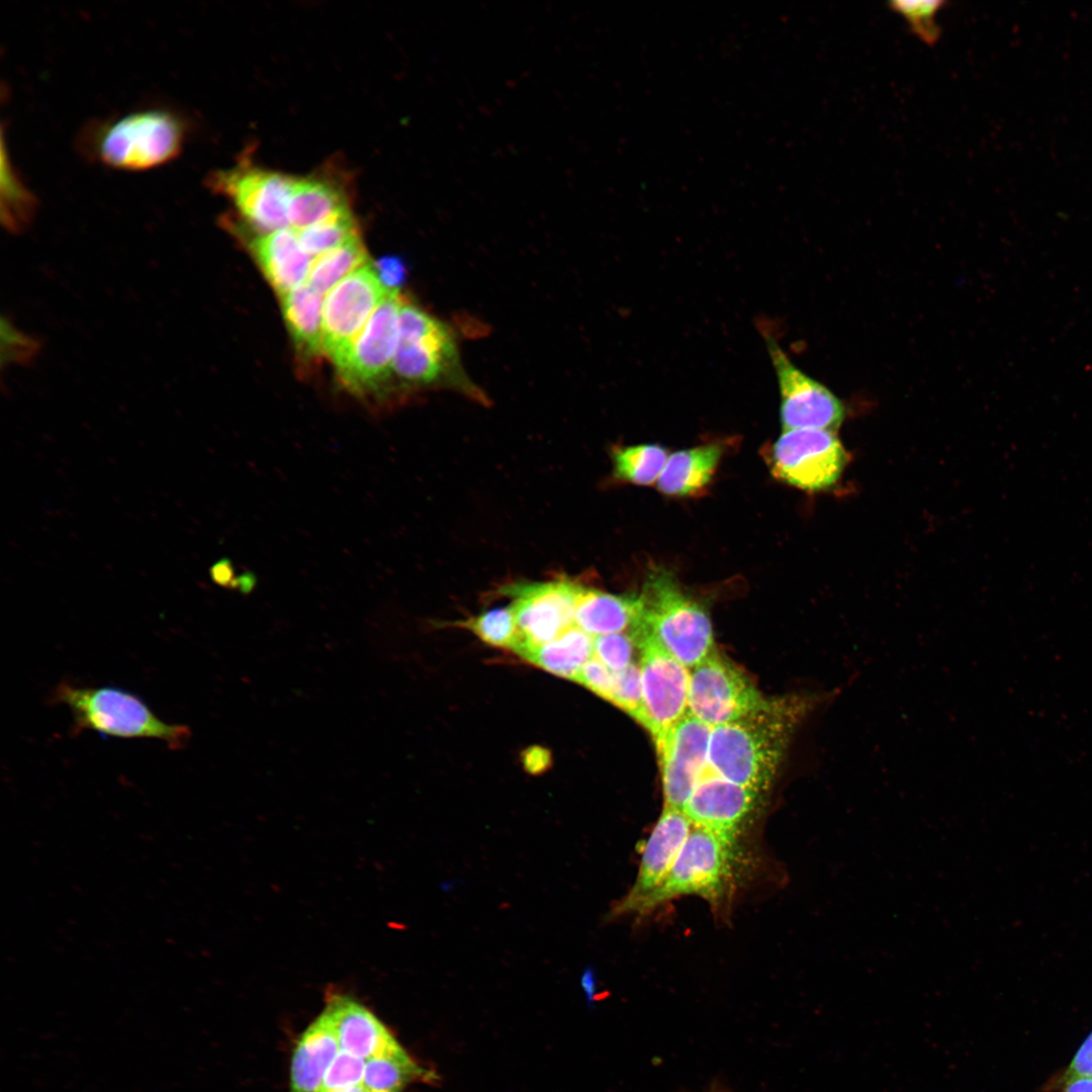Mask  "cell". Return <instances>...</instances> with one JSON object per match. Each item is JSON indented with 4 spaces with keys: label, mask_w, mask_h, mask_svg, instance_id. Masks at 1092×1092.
<instances>
[{
    "label": "cell",
    "mask_w": 1092,
    "mask_h": 1092,
    "mask_svg": "<svg viewBox=\"0 0 1092 1092\" xmlns=\"http://www.w3.org/2000/svg\"><path fill=\"white\" fill-rule=\"evenodd\" d=\"M346 185L328 173L295 177L288 208L289 226L302 230L349 212Z\"/></svg>",
    "instance_id": "obj_21"
},
{
    "label": "cell",
    "mask_w": 1092,
    "mask_h": 1092,
    "mask_svg": "<svg viewBox=\"0 0 1092 1092\" xmlns=\"http://www.w3.org/2000/svg\"><path fill=\"white\" fill-rule=\"evenodd\" d=\"M846 461V452L835 433L817 429L784 431L768 454L776 478L810 491L835 484Z\"/></svg>",
    "instance_id": "obj_11"
},
{
    "label": "cell",
    "mask_w": 1092,
    "mask_h": 1092,
    "mask_svg": "<svg viewBox=\"0 0 1092 1092\" xmlns=\"http://www.w3.org/2000/svg\"><path fill=\"white\" fill-rule=\"evenodd\" d=\"M945 4L940 0H899L890 2L889 6L905 19L914 34L932 46L941 33L936 15Z\"/></svg>",
    "instance_id": "obj_32"
},
{
    "label": "cell",
    "mask_w": 1092,
    "mask_h": 1092,
    "mask_svg": "<svg viewBox=\"0 0 1092 1092\" xmlns=\"http://www.w3.org/2000/svg\"><path fill=\"white\" fill-rule=\"evenodd\" d=\"M712 727L687 713L655 744L664 807L682 810L709 766Z\"/></svg>",
    "instance_id": "obj_15"
},
{
    "label": "cell",
    "mask_w": 1092,
    "mask_h": 1092,
    "mask_svg": "<svg viewBox=\"0 0 1092 1092\" xmlns=\"http://www.w3.org/2000/svg\"><path fill=\"white\" fill-rule=\"evenodd\" d=\"M765 342L780 388L783 430L835 432L845 414L840 399L825 385L799 369L772 338L766 336Z\"/></svg>",
    "instance_id": "obj_14"
},
{
    "label": "cell",
    "mask_w": 1092,
    "mask_h": 1092,
    "mask_svg": "<svg viewBox=\"0 0 1092 1092\" xmlns=\"http://www.w3.org/2000/svg\"><path fill=\"white\" fill-rule=\"evenodd\" d=\"M34 195L13 167L2 138L1 150V217L10 230L24 226L35 208Z\"/></svg>",
    "instance_id": "obj_29"
},
{
    "label": "cell",
    "mask_w": 1092,
    "mask_h": 1092,
    "mask_svg": "<svg viewBox=\"0 0 1092 1092\" xmlns=\"http://www.w3.org/2000/svg\"><path fill=\"white\" fill-rule=\"evenodd\" d=\"M767 699L744 670L716 648L690 673L688 712L712 728L746 716Z\"/></svg>",
    "instance_id": "obj_8"
},
{
    "label": "cell",
    "mask_w": 1092,
    "mask_h": 1092,
    "mask_svg": "<svg viewBox=\"0 0 1092 1092\" xmlns=\"http://www.w3.org/2000/svg\"><path fill=\"white\" fill-rule=\"evenodd\" d=\"M330 1092H369L362 1084L336 1089Z\"/></svg>",
    "instance_id": "obj_41"
},
{
    "label": "cell",
    "mask_w": 1092,
    "mask_h": 1092,
    "mask_svg": "<svg viewBox=\"0 0 1092 1092\" xmlns=\"http://www.w3.org/2000/svg\"><path fill=\"white\" fill-rule=\"evenodd\" d=\"M53 699L70 709L76 733L88 729L106 736L158 739L172 749L183 748L191 736L188 727L164 722L139 697L115 688L63 681Z\"/></svg>",
    "instance_id": "obj_5"
},
{
    "label": "cell",
    "mask_w": 1092,
    "mask_h": 1092,
    "mask_svg": "<svg viewBox=\"0 0 1092 1092\" xmlns=\"http://www.w3.org/2000/svg\"><path fill=\"white\" fill-rule=\"evenodd\" d=\"M367 264V252L359 237L312 259L306 283L325 295L344 278Z\"/></svg>",
    "instance_id": "obj_27"
},
{
    "label": "cell",
    "mask_w": 1092,
    "mask_h": 1092,
    "mask_svg": "<svg viewBox=\"0 0 1092 1092\" xmlns=\"http://www.w3.org/2000/svg\"><path fill=\"white\" fill-rule=\"evenodd\" d=\"M640 650L647 731L654 743L688 713L689 668L640 627L630 631Z\"/></svg>",
    "instance_id": "obj_10"
},
{
    "label": "cell",
    "mask_w": 1092,
    "mask_h": 1092,
    "mask_svg": "<svg viewBox=\"0 0 1092 1092\" xmlns=\"http://www.w3.org/2000/svg\"><path fill=\"white\" fill-rule=\"evenodd\" d=\"M404 296L389 291L348 351L334 363L342 382L355 392L378 388L392 372L397 317Z\"/></svg>",
    "instance_id": "obj_12"
},
{
    "label": "cell",
    "mask_w": 1092,
    "mask_h": 1092,
    "mask_svg": "<svg viewBox=\"0 0 1092 1092\" xmlns=\"http://www.w3.org/2000/svg\"><path fill=\"white\" fill-rule=\"evenodd\" d=\"M638 596H620L583 586L574 625L592 636L629 632L640 620Z\"/></svg>",
    "instance_id": "obj_22"
},
{
    "label": "cell",
    "mask_w": 1092,
    "mask_h": 1092,
    "mask_svg": "<svg viewBox=\"0 0 1092 1092\" xmlns=\"http://www.w3.org/2000/svg\"><path fill=\"white\" fill-rule=\"evenodd\" d=\"M437 1076L416 1062L404 1049L366 1061L362 1085L369 1092H402L415 1082H434Z\"/></svg>",
    "instance_id": "obj_26"
},
{
    "label": "cell",
    "mask_w": 1092,
    "mask_h": 1092,
    "mask_svg": "<svg viewBox=\"0 0 1092 1092\" xmlns=\"http://www.w3.org/2000/svg\"><path fill=\"white\" fill-rule=\"evenodd\" d=\"M280 297L283 317L297 349L307 356L323 353L324 294L304 283Z\"/></svg>",
    "instance_id": "obj_25"
},
{
    "label": "cell",
    "mask_w": 1092,
    "mask_h": 1092,
    "mask_svg": "<svg viewBox=\"0 0 1092 1092\" xmlns=\"http://www.w3.org/2000/svg\"><path fill=\"white\" fill-rule=\"evenodd\" d=\"M186 119L167 108H147L88 125L80 146L92 160L112 169L144 171L164 165L182 151Z\"/></svg>",
    "instance_id": "obj_2"
},
{
    "label": "cell",
    "mask_w": 1092,
    "mask_h": 1092,
    "mask_svg": "<svg viewBox=\"0 0 1092 1092\" xmlns=\"http://www.w3.org/2000/svg\"><path fill=\"white\" fill-rule=\"evenodd\" d=\"M763 795L724 779L708 766L682 811L693 825L737 841L759 810Z\"/></svg>",
    "instance_id": "obj_16"
},
{
    "label": "cell",
    "mask_w": 1092,
    "mask_h": 1092,
    "mask_svg": "<svg viewBox=\"0 0 1092 1092\" xmlns=\"http://www.w3.org/2000/svg\"><path fill=\"white\" fill-rule=\"evenodd\" d=\"M637 648L631 632L595 636L594 656L614 671L622 670L631 663Z\"/></svg>",
    "instance_id": "obj_34"
},
{
    "label": "cell",
    "mask_w": 1092,
    "mask_h": 1092,
    "mask_svg": "<svg viewBox=\"0 0 1092 1092\" xmlns=\"http://www.w3.org/2000/svg\"><path fill=\"white\" fill-rule=\"evenodd\" d=\"M723 450L720 445H703L674 452L657 480V488L672 496L703 493L718 467Z\"/></svg>",
    "instance_id": "obj_23"
},
{
    "label": "cell",
    "mask_w": 1092,
    "mask_h": 1092,
    "mask_svg": "<svg viewBox=\"0 0 1092 1092\" xmlns=\"http://www.w3.org/2000/svg\"><path fill=\"white\" fill-rule=\"evenodd\" d=\"M711 1092H726V1091H723V1090H714V1091H711Z\"/></svg>",
    "instance_id": "obj_42"
},
{
    "label": "cell",
    "mask_w": 1092,
    "mask_h": 1092,
    "mask_svg": "<svg viewBox=\"0 0 1092 1092\" xmlns=\"http://www.w3.org/2000/svg\"><path fill=\"white\" fill-rule=\"evenodd\" d=\"M583 585L568 578L519 581L498 590L512 600L518 638L513 651L548 643L574 626V615Z\"/></svg>",
    "instance_id": "obj_7"
},
{
    "label": "cell",
    "mask_w": 1092,
    "mask_h": 1092,
    "mask_svg": "<svg viewBox=\"0 0 1092 1092\" xmlns=\"http://www.w3.org/2000/svg\"><path fill=\"white\" fill-rule=\"evenodd\" d=\"M522 762L528 772L540 775L549 768L551 754L543 747L531 746L523 752Z\"/></svg>",
    "instance_id": "obj_39"
},
{
    "label": "cell",
    "mask_w": 1092,
    "mask_h": 1092,
    "mask_svg": "<svg viewBox=\"0 0 1092 1092\" xmlns=\"http://www.w3.org/2000/svg\"><path fill=\"white\" fill-rule=\"evenodd\" d=\"M1062 1092H1092V1078L1078 1077L1061 1085Z\"/></svg>",
    "instance_id": "obj_40"
},
{
    "label": "cell",
    "mask_w": 1092,
    "mask_h": 1092,
    "mask_svg": "<svg viewBox=\"0 0 1092 1092\" xmlns=\"http://www.w3.org/2000/svg\"><path fill=\"white\" fill-rule=\"evenodd\" d=\"M387 290L369 264L353 272L325 296L323 353L335 363L351 347Z\"/></svg>",
    "instance_id": "obj_13"
},
{
    "label": "cell",
    "mask_w": 1092,
    "mask_h": 1092,
    "mask_svg": "<svg viewBox=\"0 0 1092 1092\" xmlns=\"http://www.w3.org/2000/svg\"><path fill=\"white\" fill-rule=\"evenodd\" d=\"M693 826L682 810L663 807L645 843L637 878L627 895L612 907L609 919L636 913L669 874Z\"/></svg>",
    "instance_id": "obj_17"
},
{
    "label": "cell",
    "mask_w": 1092,
    "mask_h": 1092,
    "mask_svg": "<svg viewBox=\"0 0 1092 1092\" xmlns=\"http://www.w3.org/2000/svg\"><path fill=\"white\" fill-rule=\"evenodd\" d=\"M366 1060L340 1051L328 1069L320 1092L362 1084Z\"/></svg>",
    "instance_id": "obj_35"
},
{
    "label": "cell",
    "mask_w": 1092,
    "mask_h": 1092,
    "mask_svg": "<svg viewBox=\"0 0 1092 1092\" xmlns=\"http://www.w3.org/2000/svg\"><path fill=\"white\" fill-rule=\"evenodd\" d=\"M295 177L241 163L212 172L207 185L228 197L259 235L290 228L289 202Z\"/></svg>",
    "instance_id": "obj_9"
},
{
    "label": "cell",
    "mask_w": 1092,
    "mask_h": 1092,
    "mask_svg": "<svg viewBox=\"0 0 1092 1092\" xmlns=\"http://www.w3.org/2000/svg\"><path fill=\"white\" fill-rule=\"evenodd\" d=\"M842 687L817 695L769 697L759 709L712 728L709 768L724 779L767 793L804 720L828 707Z\"/></svg>",
    "instance_id": "obj_1"
},
{
    "label": "cell",
    "mask_w": 1092,
    "mask_h": 1092,
    "mask_svg": "<svg viewBox=\"0 0 1092 1092\" xmlns=\"http://www.w3.org/2000/svg\"><path fill=\"white\" fill-rule=\"evenodd\" d=\"M594 638L574 625L558 638L527 649L519 656L550 673L576 681L584 664L594 657Z\"/></svg>",
    "instance_id": "obj_24"
},
{
    "label": "cell",
    "mask_w": 1092,
    "mask_h": 1092,
    "mask_svg": "<svg viewBox=\"0 0 1092 1092\" xmlns=\"http://www.w3.org/2000/svg\"><path fill=\"white\" fill-rule=\"evenodd\" d=\"M615 671L595 656L582 667L577 682L609 702L614 685Z\"/></svg>",
    "instance_id": "obj_36"
},
{
    "label": "cell",
    "mask_w": 1092,
    "mask_h": 1092,
    "mask_svg": "<svg viewBox=\"0 0 1092 1092\" xmlns=\"http://www.w3.org/2000/svg\"><path fill=\"white\" fill-rule=\"evenodd\" d=\"M1078 1077L1092 1078V1030L1078 1048L1061 1075L1056 1077L1054 1085L1061 1086L1066 1081Z\"/></svg>",
    "instance_id": "obj_37"
},
{
    "label": "cell",
    "mask_w": 1092,
    "mask_h": 1092,
    "mask_svg": "<svg viewBox=\"0 0 1092 1092\" xmlns=\"http://www.w3.org/2000/svg\"><path fill=\"white\" fill-rule=\"evenodd\" d=\"M453 625L471 631L481 641L494 647L512 650L518 638V627L511 605L456 621Z\"/></svg>",
    "instance_id": "obj_31"
},
{
    "label": "cell",
    "mask_w": 1092,
    "mask_h": 1092,
    "mask_svg": "<svg viewBox=\"0 0 1092 1092\" xmlns=\"http://www.w3.org/2000/svg\"><path fill=\"white\" fill-rule=\"evenodd\" d=\"M609 702L629 714L647 729L639 664L633 662L624 669L615 671L613 691Z\"/></svg>",
    "instance_id": "obj_33"
},
{
    "label": "cell",
    "mask_w": 1092,
    "mask_h": 1092,
    "mask_svg": "<svg viewBox=\"0 0 1092 1092\" xmlns=\"http://www.w3.org/2000/svg\"><path fill=\"white\" fill-rule=\"evenodd\" d=\"M398 340L392 372L416 387H443L486 403L461 363L452 329L420 306L403 299L397 317Z\"/></svg>",
    "instance_id": "obj_3"
},
{
    "label": "cell",
    "mask_w": 1092,
    "mask_h": 1092,
    "mask_svg": "<svg viewBox=\"0 0 1092 1092\" xmlns=\"http://www.w3.org/2000/svg\"><path fill=\"white\" fill-rule=\"evenodd\" d=\"M250 249L279 296L307 281L312 259L292 228L261 234L250 242Z\"/></svg>",
    "instance_id": "obj_19"
},
{
    "label": "cell",
    "mask_w": 1092,
    "mask_h": 1092,
    "mask_svg": "<svg viewBox=\"0 0 1092 1092\" xmlns=\"http://www.w3.org/2000/svg\"><path fill=\"white\" fill-rule=\"evenodd\" d=\"M737 849L736 840L694 825L669 874L636 913H647L682 895H697L720 907L733 885Z\"/></svg>",
    "instance_id": "obj_6"
},
{
    "label": "cell",
    "mask_w": 1092,
    "mask_h": 1092,
    "mask_svg": "<svg viewBox=\"0 0 1092 1092\" xmlns=\"http://www.w3.org/2000/svg\"><path fill=\"white\" fill-rule=\"evenodd\" d=\"M641 611L637 627L651 634L689 669L714 649L709 614L690 597L666 568H651L639 594Z\"/></svg>",
    "instance_id": "obj_4"
},
{
    "label": "cell",
    "mask_w": 1092,
    "mask_h": 1092,
    "mask_svg": "<svg viewBox=\"0 0 1092 1092\" xmlns=\"http://www.w3.org/2000/svg\"><path fill=\"white\" fill-rule=\"evenodd\" d=\"M324 1011L332 1021L342 1052L367 1061L403 1049L368 1008L346 994H327Z\"/></svg>",
    "instance_id": "obj_18"
},
{
    "label": "cell",
    "mask_w": 1092,
    "mask_h": 1092,
    "mask_svg": "<svg viewBox=\"0 0 1092 1092\" xmlns=\"http://www.w3.org/2000/svg\"><path fill=\"white\" fill-rule=\"evenodd\" d=\"M336 1031L323 1012L301 1033L290 1065V1092H320L325 1075L340 1052Z\"/></svg>",
    "instance_id": "obj_20"
},
{
    "label": "cell",
    "mask_w": 1092,
    "mask_h": 1092,
    "mask_svg": "<svg viewBox=\"0 0 1092 1092\" xmlns=\"http://www.w3.org/2000/svg\"><path fill=\"white\" fill-rule=\"evenodd\" d=\"M668 459L665 448L656 444L619 447L613 450L614 476L636 485L658 480Z\"/></svg>",
    "instance_id": "obj_28"
},
{
    "label": "cell",
    "mask_w": 1092,
    "mask_h": 1092,
    "mask_svg": "<svg viewBox=\"0 0 1092 1092\" xmlns=\"http://www.w3.org/2000/svg\"><path fill=\"white\" fill-rule=\"evenodd\" d=\"M296 233L300 245L311 259L360 237L357 222L351 211L297 230Z\"/></svg>",
    "instance_id": "obj_30"
},
{
    "label": "cell",
    "mask_w": 1092,
    "mask_h": 1092,
    "mask_svg": "<svg viewBox=\"0 0 1092 1092\" xmlns=\"http://www.w3.org/2000/svg\"><path fill=\"white\" fill-rule=\"evenodd\" d=\"M375 273L380 283L390 291H398L404 282L406 267L404 261L396 256L379 258L374 265Z\"/></svg>",
    "instance_id": "obj_38"
}]
</instances>
